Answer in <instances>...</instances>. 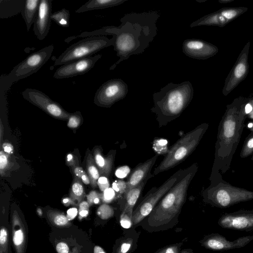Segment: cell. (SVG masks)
<instances>
[{"label": "cell", "instance_id": "obj_33", "mask_svg": "<svg viewBox=\"0 0 253 253\" xmlns=\"http://www.w3.org/2000/svg\"><path fill=\"white\" fill-rule=\"evenodd\" d=\"M9 165V161L8 155L2 151L0 152V172L1 176H3V173L8 168Z\"/></svg>", "mask_w": 253, "mask_h": 253}, {"label": "cell", "instance_id": "obj_31", "mask_svg": "<svg viewBox=\"0 0 253 253\" xmlns=\"http://www.w3.org/2000/svg\"><path fill=\"white\" fill-rule=\"evenodd\" d=\"M112 188L117 193V195L120 197L122 195H125L126 192V182L123 180H115L112 183Z\"/></svg>", "mask_w": 253, "mask_h": 253}, {"label": "cell", "instance_id": "obj_11", "mask_svg": "<svg viewBox=\"0 0 253 253\" xmlns=\"http://www.w3.org/2000/svg\"><path fill=\"white\" fill-rule=\"evenodd\" d=\"M251 42L248 41L239 54L225 80L222 93L228 95L247 77L249 72V54Z\"/></svg>", "mask_w": 253, "mask_h": 253}, {"label": "cell", "instance_id": "obj_18", "mask_svg": "<svg viewBox=\"0 0 253 253\" xmlns=\"http://www.w3.org/2000/svg\"><path fill=\"white\" fill-rule=\"evenodd\" d=\"M51 11L52 0H41L33 28L35 35L40 40H43L49 32Z\"/></svg>", "mask_w": 253, "mask_h": 253}, {"label": "cell", "instance_id": "obj_39", "mask_svg": "<svg viewBox=\"0 0 253 253\" xmlns=\"http://www.w3.org/2000/svg\"><path fill=\"white\" fill-rule=\"evenodd\" d=\"M97 185L102 192L109 188L110 183L108 178L103 176H100L97 180Z\"/></svg>", "mask_w": 253, "mask_h": 253}, {"label": "cell", "instance_id": "obj_40", "mask_svg": "<svg viewBox=\"0 0 253 253\" xmlns=\"http://www.w3.org/2000/svg\"><path fill=\"white\" fill-rule=\"evenodd\" d=\"M23 239V234L21 230H19L15 232L13 237V242L15 245L18 246L20 245L22 243Z\"/></svg>", "mask_w": 253, "mask_h": 253}, {"label": "cell", "instance_id": "obj_28", "mask_svg": "<svg viewBox=\"0 0 253 253\" xmlns=\"http://www.w3.org/2000/svg\"><path fill=\"white\" fill-rule=\"evenodd\" d=\"M253 154V132L246 137L240 153L241 158H245Z\"/></svg>", "mask_w": 253, "mask_h": 253}, {"label": "cell", "instance_id": "obj_41", "mask_svg": "<svg viewBox=\"0 0 253 253\" xmlns=\"http://www.w3.org/2000/svg\"><path fill=\"white\" fill-rule=\"evenodd\" d=\"M253 110V97H248L245 105V113L247 116Z\"/></svg>", "mask_w": 253, "mask_h": 253}, {"label": "cell", "instance_id": "obj_15", "mask_svg": "<svg viewBox=\"0 0 253 253\" xmlns=\"http://www.w3.org/2000/svg\"><path fill=\"white\" fill-rule=\"evenodd\" d=\"M253 240V236H246L229 241L219 233H212L204 237L200 242L201 245L207 249L222 252L243 248Z\"/></svg>", "mask_w": 253, "mask_h": 253}, {"label": "cell", "instance_id": "obj_3", "mask_svg": "<svg viewBox=\"0 0 253 253\" xmlns=\"http://www.w3.org/2000/svg\"><path fill=\"white\" fill-rule=\"evenodd\" d=\"M198 168L197 163L184 169L174 185L161 199L148 215L147 224L152 229H161L177 217L185 202L189 186Z\"/></svg>", "mask_w": 253, "mask_h": 253}, {"label": "cell", "instance_id": "obj_26", "mask_svg": "<svg viewBox=\"0 0 253 253\" xmlns=\"http://www.w3.org/2000/svg\"><path fill=\"white\" fill-rule=\"evenodd\" d=\"M70 12L65 8L52 13L51 20L63 27H68L70 25Z\"/></svg>", "mask_w": 253, "mask_h": 253}, {"label": "cell", "instance_id": "obj_36", "mask_svg": "<svg viewBox=\"0 0 253 253\" xmlns=\"http://www.w3.org/2000/svg\"><path fill=\"white\" fill-rule=\"evenodd\" d=\"M101 194L96 191H91L87 195V200L89 204H97L99 203Z\"/></svg>", "mask_w": 253, "mask_h": 253}, {"label": "cell", "instance_id": "obj_38", "mask_svg": "<svg viewBox=\"0 0 253 253\" xmlns=\"http://www.w3.org/2000/svg\"><path fill=\"white\" fill-rule=\"evenodd\" d=\"M121 225L124 228H129L132 224V219L126 213H122L120 217Z\"/></svg>", "mask_w": 253, "mask_h": 253}, {"label": "cell", "instance_id": "obj_16", "mask_svg": "<svg viewBox=\"0 0 253 253\" xmlns=\"http://www.w3.org/2000/svg\"><path fill=\"white\" fill-rule=\"evenodd\" d=\"M101 57V54L89 56L62 65L56 69L53 78L62 79L84 74L94 67Z\"/></svg>", "mask_w": 253, "mask_h": 253}, {"label": "cell", "instance_id": "obj_10", "mask_svg": "<svg viewBox=\"0 0 253 253\" xmlns=\"http://www.w3.org/2000/svg\"><path fill=\"white\" fill-rule=\"evenodd\" d=\"M128 91L127 84L121 79H113L103 83L97 90L94 103L102 107H110L125 98Z\"/></svg>", "mask_w": 253, "mask_h": 253}, {"label": "cell", "instance_id": "obj_51", "mask_svg": "<svg viewBox=\"0 0 253 253\" xmlns=\"http://www.w3.org/2000/svg\"><path fill=\"white\" fill-rule=\"evenodd\" d=\"M3 126L1 122V121L0 120V144L1 143L2 140V137H3Z\"/></svg>", "mask_w": 253, "mask_h": 253}, {"label": "cell", "instance_id": "obj_50", "mask_svg": "<svg viewBox=\"0 0 253 253\" xmlns=\"http://www.w3.org/2000/svg\"><path fill=\"white\" fill-rule=\"evenodd\" d=\"M89 203L86 201H83L80 204V211L82 210H88L89 208Z\"/></svg>", "mask_w": 253, "mask_h": 253}, {"label": "cell", "instance_id": "obj_55", "mask_svg": "<svg viewBox=\"0 0 253 253\" xmlns=\"http://www.w3.org/2000/svg\"><path fill=\"white\" fill-rule=\"evenodd\" d=\"M62 202L64 204L72 203L73 201L69 198H66L63 199Z\"/></svg>", "mask_w": 253, "mask_h": 253}, {"label": "cell", "instance_id": "obj_19", "mask_svg": "<svg viewBox=\"0 0 253 253\" xmlns=\"http://www.w3.org/2000/svg\"><path fill=\"white\" fill-rule=\"evenodd\" d=\"M158 156L155 155L143 163L138 164L129 173L126 181L127 189L136 187L144 181H148L153 176L151 173V169L155 165Z\"/></svg>", "mask_w": 253, "mask_h": 253}, {"label": "cell", "instance_id": "obj_2", "mask_svg": "<svg viewBox=\"0 0 253 253\" xmlns=\"http://www.w3.org/2000/svg\"><path fill=\"white\" fill-rule=\"evenodd\" d=\"M248 97L239 96L227 105L220 121L215 145L214 159L210 177L211 183L222 179V174L230 169L239 144L247 117L245 105Z\"/></svg>", "mask_w": 253, "mask_h": 253}, {"label": "cell", "instance_id": "obj_20", "mask_svg": "<svg viewBox=\"0 0 253 253\" xmlns=\"http://www.w3.org/2000/svg\"><path fill=\"white\" fill-rule=\"evenodd\" d=\"M116 153V150H111L106 157H104L102 154L100 148H94L93 158L101 176L107 178L110 176L112 171Z\"/></svg>", "mask_w": 253, "mask_h": 253}, {"label": "cell", "instance_id": "obj_30", "mask_svg": "<svg viewBox=\"0 0 253 253\" xmlns=\"http://www.w3.org/2000/svg\"><path fill=\"white\" fill-rule=\"evenodd\" d=\"M73 172L75 176L80 179L83 183L86 185L90 184V179L87 174L79 166H75L72 167Z\"/></svg>", "mask_w": 253, "mask_h": 253}, {"label": "cell", "instance_id": "obj_7", "mask_svg": "<svg viewBox=\"0 0 253 253\" xmlns=\"http://www.w3.org/2000/svg\"><path fill=\"white\" fill-rule=\"evenodd\" d=\"M114 39L105 36L86 37L73 43L57 58L54 65H62L81 58L92 56L101 49L113 45Z\"/></svg>", "mask_w": 253, "mask_h": 253}, {"label": "cell", "instance_id": "obj_21", "mask_svg": "<svg viewBox=\"0 0 253 253\" xmlns=\"http://www.w3.org/2000/svg\"><path fill=\"white\" fill-rule=\"evenodd\" d=\"M146 182L147 181L142 182L138 186L127 191L124 195L126 203L122 213L127 214L131 219L133 208Z\"/></svg>", "mask_w": 253, "mask_h": 253}, {"label": "cell", "instance_id": "obj_6", "mask_svg": "<svg viewBox=\"0 0 253 253\" xmlns=\"http://www.w3.org/2000/svg\"><path fill=\"white\" fill-rule=\"evenodd\" d=\"M203 201L213 207L227 208L253 200V191L232 185L223 180L211 183L202 192Z\"/></svg>", "mask_w": 253, "mask_h": 253}, {"label": "cell", "instance_id": "obj_48", "mask_svg": "<svg viewBox=\"0 0 253 253\" xmlns=\"http://www.w3.org/2000/svg\"><path fill=\"white\" fill-rule=\"evenodd\" d=\"M66 162L68 165L74 167L76 166V161L74 156L72 154H69L66 157Z\"/></svg>", "mask_w": 253, "mask_h": 253}, {"label": "cell", "instance_id": "obj_22", "mask_svg": "<svg viewBox=\"0 0 253 253\" xmlns=\"http://www.w3.org/2000/svg\"><path fill=\"white\" fill-rule=\"evenodd\" d=\"M127 0H89L76 11V13L105 9L122 4Z\"/></svg>", "mask_w": 253, "mask_h": 253}, {"label": "cell", "instance_id": "obj_27", "mask_svg": "<svg viewBox=\"0 0 253 253\" xmlns=\"http://www.w3.org/2000/svg\"><path fill=\"white\" fill-rule=\"evenodd\" d=\"M85 192L82 181L76 176L74 180L70 190V196L74 200L81 201L84 196Z\"/></svg>", "mask_w": 253, "mask_h": 253}, {"label": "cell", "instance_id": "obj_43", "mask_svg": "<svg viewBox=\"0 0 253 253\" xmlns=\"http://www.w3.org/2000/svg\"><path fill=\"white\" fill-rule=\"evenodd\" d=\"M56 250L58 253H68L69 248L64 243H59L56 246Z\"/></svg>", "mask_w": 253, "mask_h": 253}, {"label": "cell", "instance_id": "obj_25", "mask_svg": "<svg viewBox=\"0 0 253 253\" xmlns=\"http://www.w3.org/2000/svg\"><path fill=\"white\" fill-rule=\"evenodd\" d=\"M87 173L90 181V184L93 188L96 187L97 180L100 177V173L96 167L93 157L88 154L86 159Z\"/></svg>", "mask_w": 253, "mask_h": 253}, {"label": "cell", "instance_id": "obj_53", "mask_svg": "<svg viewBox=\"0 0 253 253\" xmlns=\"http://www.w3.org/2000/svg\"><path fill=\"white\" fill-rule=\"evenodd\" d=\"M247 128L253 132V120L251 121L247 124Z\"/></svg>", "mask_w": 253, "mask_h": 253}, {"label": "cell", "instance_id": "obj_42", "mask_svg": "<svg viewBox=\"0 0 253 253\" xmlns=\"http://www.w3.org/2000/svg\"><path fill=\"white\" fill-rule=\"evenodd\" d=\"M68 218L64 215L59 214L54 218V222L57 225H64L68 222Z\"/></svg>", "mask_w": 253, "mask_h": 253}, {"label": "cell", "instance_id": "obj_49", "mask_svg": "<svg viewBox=\"0 0 253 253\" xmlns=\"http://www.w3.org/2000/svg\"><path fill=\"white\" fill-rule=\"evenodd\" d=\"M6 231L4 229H2L0 230V243L1 244H3L5 243L6 240Z\"/></svg>", "mask_w": 253, "mask_h": 253}, {"label": "cell", "instance_id": "obj_46", "mask_svg": "<svg viewBox=\"0 0 253 253\" xmlns=\"http://www.w3.org/2000/svg\"><path fill=\"white\" fill-rule=\"evenodd\" d=\"M4 152L7 154H11L13 153V147L12 144L8 142H4L2 145Z\"/></svg>", "mask_w": 253, "mask_h": 253}, {"label": "cell", "instance_id": "obj_54", "mask_svg": "<svg viewBox=\"0 0 253 253\" xmlns=\"http://www.w3.org/2000/svg\"><path fill=\"white\" fill-rule=\"evenodd\" d=\"M88 210H82L80 211V215L82 217L86 216L88 214Z\"/></svg>", "mask_w": 253, "mask_h": 253}, {"label": "cell", "instance_id": "obj_47", "mask_svg": "<svg viewBox=\"0 0 253 253\" xmlns=\"http://www.w3.org/2000/svg\"><path fill=\"white\" fill-rule=\"evenodd\" d=\"M131 247V243L129 242L123 243L120 247V253H126L130 249Z\"/></svg>", "mask_w": 253, "mask_h": 253}, {"label": "cell", "instance_id": "obj_9", "mask_svg": "<svg viewBox=\"0 0 253 253\" xmlns=\"http://www.w3.org/2000/svg\"><path fill=\"white\" fill-rule=\"evenodd\" d=\"M183 171L184 169L177 171L160 186L158 188L153 187L149 191L145 198L133 211L132 222L133 225L140 222L150 214L161 199L176 183Z\"/></svg>", "mask_w": 253, "mask_h": 253}, {"label": "cell", "instance_id": "obj_17", "mask_svg": "<svg viewBox=\"0 0 253 253\" xmlns=\"http://www.w3.org/2000/svg\"><path fill=\"white\" fill-rule=\"evenodd\" d=\"M182 51L189 57L206 60L216 55L218 48L212 43L200 39H188L182 43Z\"/></svg>", "mask_w": 253, "mask_h": 253}, {"label": "cell", "instance_id": "obj_35", "mask_svg": "<svg viewBox=\"0 0 253 253\" xmlns=\"http://www.w3.org/2000/svg\"><path fill=\"white\" fill-rule=\"evenodd\" d=\"M116 196V193L112 188L106 189L101 194V198L105 202H110Z\"/></svg>", "mask_w": 253, "mask_h": 253}, {"label": "cell", "instance_id": "obj_29", "mask_svg": "<svg viewBox=\"0 0 253 253\" xmlns=\"http://www.w3.org/2000/svg\"><path fill=\"white\" fill-rule=\"evenodd\" d=\"M168 143V142L166 139L162 138L157 139L154 142L153 148L159 154H167L169 149Z\"/></svg>", "mask_w": 253, "mask_h": 253}, {"label": "cell", "instance_id": "obj_45", "mask_svg": "<svg viewBox=\"0 0 253 253\" xmlns=\"http://www.w3.org/2000/svg\"><path fill=\"white\" fill-rule=\"evenodd\" d=\"M78 210L76 208H72L67 211V217L68 220H71L74 218L77 215Z\"/></svg>", "mask_w": 253, "mask_h": 253}, {"label": "cell", "instance_id": "obj_14", "mask_svg": "<svg viewBox=\"0 0 253 253\" xmlns=\"http://www.w3.org/2000/svg\"><path fill=\"white\" fill-rule=\"evenodd\" d=\"M222 228L239 231L253 230V209L240 210L232 212L225 213L218 220Z\"/></svg>", "mask_w": 253, "mask_h": 253}, {"label": "cell", "instance_id": "obj_37", "mask_svg": "<svg viewBox=\"0 0 253 253\" xmlns=\"http://www.w3.org/2000/svg\"><path fill=\"white\" fill-rule=\"evenodd\" d=\"M130 173V169L127 166H123L118 168L115 171L116 176L119 178H124Z\"/></svg>", "mask_w": 253, "mask_h": 253}, {"label": "cell", "instance_id": "obj_12", "mask_svg": "<svg viewBox=\"0 0 253 253\" xmlns=\"http://www.w3.org/2000/svg\"><path fill=\"white\" fill-rule=\"evenodd\" d=\"M22 95L25 99L55 118L66 120L71 115L59 104L51 99L41 90L26 88L22 91Z\"/></svg>", "mask_w": 253, "mask_h": 253}, {"label": "cell", "instance_id": "obj_52", "mask_svg": "<svg viewBox=\"0 0 253 253\" xmlns=\"http://www.w3.org/2000/svg\"><path fill=\"white\" fill-rule=\"evenodd\" d=\"M94 253H105L103 249L98 246H96L94 249Z\"/></svg>", "mask_w": 253, "mask_h": 253}, {"label": "cell", "instance_id": "obj_34", "mask_svg": "<svg viewBox=\"0 0 253 253\" xmlns=\"http://www.w3.org/2000/svg\"><path fill=\"white\" fill-rule=\"evenodd\" d=\"M98 213V214L100 215L102 218H107L112 216L113 214V210L109 205L103 204L99 208Z\"/></svg>", "mask_w": 253, "mask_h": 253}, {"label": "cell", "instance_id": "obj_32", "mask_svg": "<svg viewBox=\"0 0 253 253\" xmlns=\"http://www.w3.org/2000/svg\"><path fill=\"white\" fill-rule=\"evenodd\" d=\"M82 122V116L80 112L71 114L68 119L67 126L71 128L78 127Z\"/></svg>", "mask_w": 253, "mask_h": 253}, {"label": "cell", "instance_id": "obj_57", "mask_svg": "<svg viewBox=\"0 0 253 253\" xmlns=\"http://www.w3.org/2000/svg\"><path fill=\"white\" fill-rule=\"evenodd\" d=\"M251 160H252V161H253V154L252 155V157H251Z\"/></svg>", "mask_w": 253, "mask_h": 253}, {"label": "cell", "instance_id": "obj_56", "mask_svg": "<svg viewBox=\"0 0 253 253\" xmlns=\"http://www.w3.org/2000/svg\"><path fill=\"white\" fill-rule=\"evenodd\" d=\"M233 1H234V0H218V1L220 3L226 4L230 3Z\"/></svg>", "mask_w": 253, "mask_h": 253}, {"label": "cell", "instance_id": "obj_5", "mask_svg": "<svg viewBox=\"0 0 253 253\" xmlns=\"http://www.w3.org/2000/svg\"><path fill=\"white\" fill-rule=\"evenodd\" d=\"M209 126L207 123H202L178 139L154 169L153 175L172 169L183 162L196 149Z\"/></svg>", "mask_w": 253, "mask_h": 253}, {"label": "cell", "instance_id": "obj_44", "mask_svg": "<svg viewBox=\"0 0 253 253\" xmlns=\"http://www.w3.org/2000/svg\"><path fill=\"white\" fill-rule=\"evenodd\" d=\"M158 253H178V248L176 246H171L168 247Z\"/></svg>", "mask_w": 253, "mask_h": 253}, {"label": "cell", "instance_id": "obj_8", "mask_svg": "<svg viewBox=\"0 0 253 253\" xmlns=\"http://www.w3.org/2000/svg\"><path fill=\"white\" fill-rule=\"evenodd\" d=\"M53 48L51 44L32 53L16 65L8 75H1L0 81L11 86L14 82L36 73L50 58Z\"/></svg>", "mask_w": 253, "mask_h": 253}, {"label": "cell", "instance_id": "obj_1", "mask_svg": "<svg viewBox=\"0 0 253 253\" xmlns=\"http://www.w3.org/2000/svg\"><path fill=\"white\" fill-rule=\"evenodd\" d=\"M160 17L157 11L126 14L119 26L102 27L92 32L82 33L79 37L111 35L114 39V50L119 57L109 70H113L130 56L139 54L148 47L157 34V22Z\"/></svg>", "mask_w": 253, "mask_h": 253}, {"label": "cell", "instance_id": "obj_4", "mask_svg": "<svg viewBox=\"0 0 253 253\" xmlns=\"http://www.w3.org/2000/svg\"><path fill=\"white\" fill-rule=\"evenodd\" d=\"M193 95L194 89L189 81L169 83L154 92L151 111L155 114L159 127L179 117L191 103Z\"/></svg>", "mask_w": 253, "mask_h": 253}, {"label": "cell", "instance_id": "obj_24", "mask_svg": "<svg viewBox=\"0 0 253 253\" xmlns=\"http://www.w3.org/2000/svg\"><path fill=\"white\" fill-rule=\"evenodd\" d=\"M25 0H0V18H6L22 12Z\"/></svg>", "mask_w": 253, "mask_h": 253}, {"label": "cell", "instance_id": "obj_23", "mask_svg": "<svg viewBox=\"0 0 253 253\" xmlns=\"http://www.w3.org/2000/svg\"><path fill=\"white\" fill-rule=\"evenodd\" d=\"M41 0H26L21 12L27 31H29L36 20Z\"/></svg>", "mask_w": 253, "mask_h": 253}, {"label": "cell", "instance_id": "obj_13", "mask_svg": "<svg viewBox=\"0 0 253 253\" xmlns=\"http://www.w3.org/2000/svg\"><path fill=\"white\" fill-rule=\"evenodd\" d=\"M248 9V7L243 6L223 7L193 22L190 27L214 26L222 28L244 14Z\"/></svg>", "mask_w": 253, "mask_h": 253}]
</instances>
